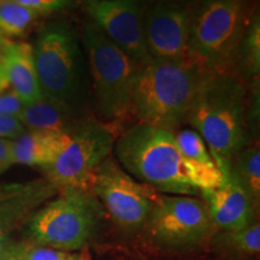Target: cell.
I'll use <instances>...</instances> for the list:
<instances>
[{
    "instance_id": "ac0fdd59",
    "label": "cell",
    "mask_w": 260,
    "mask_h": 260,
    "mask_svg": "<svg viewBox=\"0 0 260 260\" xmlns=\"http://www.w3.org/2000/svg\"><path fill=\"white\" fill-rule=\"evenodd\" d=\"M246 79H258L260 71V18L254 14L249 18L248 24L240 42L236 60V74Z\"/></svg>"
},
{
    "instance_id": "8fae6325",
    "label": "cell",
    "mask_w": 260,
    "mask_h": 260,
    "mask_svg": "<svg viewBox=\"0 0 260 260\" xmlns=\"http://www.w3.org/2000/svg\"><path fill=\"white\" fill-rule=\"evenodd\" d=\"M83 9L90 22L136 63L144 65L151 60L145 41V14L139 0H83Z\"/></svg>"
},
{
    "instance_id": "d4e9b609",
    "label": "cell",
    "mask_w": 260,
    "mask_h": 260,
    "mask_svg": "<svg viewBox=\"0 0 260 260\" xmlns=\"http://www.w3.org/2000/svg\"><path fill=\"white\" fill-rule=\"evenodd\" d=\"M75 252L61 251L45 246H31L28 252L27 260H69L73 258Z\"/></svg>"
},
{
    "instance_id": "7a4b0ae2",
    "label": "cell",
    "mask_w": 260,
    "mask_h": 260,
    "mask_svg": "<svg viewBox=\"0 0 260 260\" xmlns=\"http://www.w3.org/2000/svg\"><path fill=\"white\" fill-rule=\"evenodd\" d=\"M247 110L245 81L235 74H213L188 115L186 123L204 140L223 180L248 144Z\"/></svg>"
},
{
    "instance_id": "f546056e",
    "label": "cell",
    "mask_w": 260,
    "mask_h": 260,
    "mask_svg": "<svg viewBox=\"0 0 260 260\" xmlns=\"http://www.w3.org/2000/svg\"><path fill=\"white\" fill-rule=\"evenodd\" d=\"M8 40V38H5L4 35L2 34V31H0V52H2V50H3V47H4V45H5V41Z\"/></svg>"
},
{
    "instance_id": "2e32d148",
    "label": "cell",
    "mask_w": 260,
    "mask_h": 260,
    "mask_svg": "<svg viewBox=\"0 0 260 260\" xmlns=\"http://www.w3.org/2000/svg\"><path fill=\"white\" fill-rule=\"evenodd\" d=\"M71 134L25 130L18 138L11 140L14 164H23L41 169L56 160L65 148Z\"/></svg>"
},
{
    "instance_id": "7402d4cb",
    "label": "cell",
    "mask_w": 260,
    "mask_h": 260,
    "mask_svg": "<svg viewBox=\"0 0 260 260\" xmlns=\"http://www.w3.org/2000/svg\"><path fill=\"white\" fill-rule=\"evenodd\" d=\"M178 149L188 160L205 165V167H216L212 155L210 154L206 144L195 130L183 129L175 134Z\"/></svg>"
},
{
    "instance_id": "3957f363",
    "label": "cell",
    "mask_w": 260,
    "mask_h": 260,
    "mask_svg": "<svg viewBox=\"0 0 260 260\" xmlns=\"http://www.w3.org/2000/svg\"><path fill=\"white\" fill-rule=\"evenodd\" d=\"M211 75L213 74L189 59H151L140 68L132 115L139 123L175 132L187 122Z\"/></svg>"
},
{
    "instance_id": "484cf974",
    "label": "cell",
    "mask_w": 260,
    "mask_h": 260,
    "mask_svg": "<svg viewBox=\"0 0 260 260\" xmlns=\"http://www.w3.org/2000/svg\"><path fill=\"white\" fill-rule=\"evenodd\" d=\"M24 132L25 128L17 117L0 115V138L14 140Z\"/></svg>"
},
{
    "instance_id": "44dd1931",
    "label": "cell",
    "mask_w": 260,
    "mask_h": 260,
    "mask_svg": "<svg viewBox=\"0 0 260 260\" xmlns=\"http://www.w3.org/2000/svg\"><path fill=\"white\" fill-rule=\"evenodd\" d=\"M219 242L226 248L246 255H254L260 252V225L252 222L242 229L226 232L220 236Z\"/></svg>"
},
{
    "instance_id": "5b68a950",
    "label": "cell",
    "mask_w": 260,
    "mask_h": 260,
    "mask_svg": "<svg viewBox=\"0 0 260 260\" xmlns=\"http://www.w3.org/2000/svg\"><path fill=\"white\" fill-rule=\"evenodd\" d=\"M104 209L92 191L67 189L31 214L28 235L32 243L68 252L86 248L98 230Z\"/></svg>"
},
{
    "instance_id": "ffe728a7",
    "label": "cell",
    "mask_w": 260,
    "mask_h": 260,
    "mask_svg": "<svg viewBox=\"0 0 260 260\" xmlns=\"http://www.w3.org/2000/svg\"><path fill=\"white\" fill-rule=\"evenodd\" d=\"M42 16L12 0H0V31L5 38L22 37Z\"/></svg>"
},
{
    "instance_id": "9a60e30c",
    "label": "cell",
    "mask_w": 260,
    "mask_h": 260,
    "mask_svg": "<svg viewBox=\"0 0 260 260\" xmlns=\"http://www.w3.org/2000/svg\"><path fill=\"white\" fill-rule=\"evenodd\" d=\"M0 74L24 104L42 96L35 70L32 46L24 41L6 40L0 52Z\"/></svg>"
},
{
    "instance_id": "4316f807",
    "label": "cell",
    "mask_w": 260,
    "mask_h": 260,
    "mask_svg": "<svg viewBox=\"0 0 260 260\" xmlns=\"http://www.w3.org/2000/svg\"><path fill=\"white\" fill-rule=\"evenodd\" d=\"M31 245L28 242L8 243L0 254V260H27Z\"/></svg>"
},
{
    "instance_id": "cb8c5ba5",
    "label": "cell",
    "mask_w": 260,
    "mask_h": 260,
    "mask_svg": "<svg viewBox=\"0 0 260 260\" xmlns=\"http://www.w3.org/2000/svg\"><path fill=\"white\" fill-rule=\"evenodd\" d=\"M12 2L45 15L71 8L76 3V0H12Z\"/></svg>"
},
{
    "instance_id": "7c38bea8",
    "label": "cell",
    "mask_w": 260,
    "mask_h": 260,
    "mask_svg": "<svg viewBox=\"0 0 260 260\" xmlns=\"http://www.w3.org/2000/svg\"><path fill=\"white\" fill-rule=\"evenodd\" d=\"M190 12L186 8L159 3L144 17V32L151 59H188Z\"/></svg>"
},
{
    "instance_id": "5bb4252c",
    "label": "cell",
    "mask_w": 260,
    "mask_h": 260,
    "mask_svg": "<svg viewBox=\"0 0 260 260\" xmlns=\"http://www.w3.org/2000/svg\"><path fill=\"white\" fill-rule=\"evenodd\" d=\"M214 225L225 232L242 229L254 222L255 204L230 171L219 187L200 193Z\"/></svg>"
},
{
    "instance_id": "d6986e66",
    "label": "cell",
    "mask_w": 260,
    "mask_h": 260,
    "mask_svg": "<svg viewBox=\"0 0 260 260\" xmlns=\"http://www.w3.org/2000/svg\"><path fill=\"white\" fill-rule=\"evenodd\" d=\"M232 172L245 188L256 206L260 200V152L258 147H246L233 161Z\"/></svg>"
},
{
    "instance_id": "8992f818",
    "label": "cell",
    "mask_w": 260,
    "mask_h": 260,
    "mask_svg": "<svg viewBox=\"0 0 260 260\" xmlns=\"http://www.w3.org/2000/svg\"><path fill=\"white\" fill-rule=\"evenodd\" d=\"M82 39L100 113L110 121L126 118L132 115L133 93L141 65L117 47L93 22L84 24Z\"/></svg>"
},
{
    "instance_id": "f1b7e54d",
    "label": "cell",
    "mask_w": 260,
    "mask_h": 260,
    "mask_svg": "<svg viewBox=\"0 0 260 260\" xmlns=\"http://www.w3.org/2000/svg\"><path fill=\"white\" fill-rule=\"evenodd\" d=\"M90 259H92L90 258V254L88 253V251L84 248V249H81V251L75 252L73 258L69 260H90Z\"/></svg>"
},
{
    "instance_id": "52a82bcc",
    "label": "cell",
    "mask_w": 260,
    "mask_h": 260,
    "mask_svg": "<svg viewBox=\"0 0 260 260\" xmlns=\"http://www.w3.org/2000/svg\"><path fill=\"white\" fill-rule=\"evenodd\" d=\"M32 56L42 95L73 110L80 87V48L71 25L54 22L45 27Z\"/></svg>"
},
{
    "instance_id": "e0dca14e",
    "label": "cell",
    "mask_w": 260,
    "mask_h": 260,
    "mask_svg": "<svg viewBox=\"0 0 260 260\" xmlns=\"http://www.w3.org/2000/svg\"><path fill=\"white\" fill-rule=\"evenodd\" d=\"M69 107L42 95L39 100L24 104L18 119L25 130L71 134L76 124Z\"/></svg>"
},
{
    "instance_id": "6da1fadb",
    "label": "cell",
    "mask_w": 260,
    "mask_h": 260,
    "mask_svg": "<svg viewBox=\"0 0 260 260\" xmlns=\"http://www.w3.org/2000/svg\"><path fill=\"white\" fill-rule=\"evenodd\" d=\"M123 168L159 193L195 197L223 183L217 167H205L182 155L175 132L138 123L115 144Z\"/></svg>"
},
{
    "instance_id": "ba28073f",
    "label": "cell",
    "mask_w": 260,
    "mask_h": 260,
    "mask_svg": "<svg viewBox=\"0 0 260 260\" xmlns=\"http://www.w3.org/2000/svg\"><path fill=\"white\" fill-rule=\"evenodd\" d=\"M115 141L111 126L98 122L79 124L56 160L42 169L45 180L58 193L67 189L90 191L94 172L110 157Z\"/></svg>"
},
{
    "instance_id": "83f0119b",
    "label": "cell",
    "mask_w": 260,
    "mask_h": 260,
    "mask_svg": "<svg viewBox=\"0 0 260 260\" xmlns=\"http://www.w3.org/2000/svg\"><path fill=\"white\" fill-rule=\"evenodd\" d=\"M14 165L11 153V140L0 138V175Z\"/></svg>"
},
{
    "instance_id": "4fadbf2b",
    "label": "cell",
    "mask_w": 260,
    "mask_h": 260,
    "mask_svg": "<svg viewBox=\"0 0 260 260\" xmlns=\"http://www.w3.org/2000/svg\"><path fill=\"white\" fill-rule=\"evenodd\" d=\"M58 193L47 180L0 188V254L16 228L31 217L35 209Z\"/></svg>"
},
{
    "instance_id": "603a6c76",
    "label": "cell",
    "mask_w": 260,
    "mask_h": 260,
    "mask_svg": "<svg viewBox=\"0 0 260 260\" xmlns=\"http://www.w3.org/2000/svg\"><path fill=\"white\" fill-rule=\"evenodd\" d=\"M23 106V100L0 74V115L14 116L18 118Z\"/></svg>"
},
{
    "instance_id": "30bf717a",
    "label": "cell",
    "mask_w": 260,
    "mask_h": 260,
    "mask_svg": "<svg viewBox=\"0 0 260 260\" xmlns=\"http://www.w3.org/2000/svg\"><path fill=\"white\" fill-rule=\"evenodd\" d=\"M145 226L154 243L168 248L198 245L212 229L207 205L188 195H159Z\"/></svg>"
},
{
    "instance_id": "277c9868",
    "label": "cell",
    "mask_w": 260,
    "mask_h": 260,
    "mask_svg": "<svg viewBox=\"0 0 260 260\" xmlns=\"http://www.w3.org/2000/svg\"><path fill=\"white\" fill-rule=\"evenodd\" d=\"M248 21L246 0H201L190 14L188 59L211 74L237 75V52Z\"/></svg>"
},
{
    "instance_id": "9c48e42d",
    "label": "cell",
    "mask_w": 260,
    "mask_h": 260,
    "mask_svg": "<svg viewBox=\"0 0 260 260\" xmlns=\"http://www.w3.org/2000/svg\"><path fill=\"white\" fill-rule=\"evenodd\" d=\"M90 191L115 223L124 229L145 226L160 195L154 188L136 181L110 157L94 172Z\"/></svg>"
}]
</instances>
